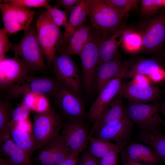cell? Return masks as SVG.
<instances>
[{"label": "cell", "mask_w": 165, "mask_h": 165, "mask_svg": "<svg viewBox=\"0 0 165 165\" xmlns=\"http://www.w3.org/2000/svg\"><path fill=\"white\" fill-rule=\"evenodd\" d=\"M154 85L135 82L122 83L118 95L130 103H147L156 100L161 92Z\"/></svg>", "instance_id": "obj_13"}, {"label": "cell", "mask_w": 165, "mask_h": 165, "mask_svg": "<svg viewBox=\"0 0 165 165\" xmlns=\"http://www.w3.org/2000/svg\"><path fill=\"white\" fill-rule=\"evenodd\" d=\"M61 136L72 154H80L88 141V127L81 121H67L64 123Z\"/></svg>", "instance_id": "obj_12"}, {"label": "cell", "mask_w": 165, "mask_h": 165, "mask_svg": "<svg viewBox=\"0 0 165 165\" xmlns=\"http://www.w3.org/2000/svg\"><path fill=\"white\" fill-rule=\"evenodd\" d=\"M1 157L12 165H32L31 156L6 133L0 138Z\"/></svg>", "instance_id": "obj_19"}, {"label": "cell", "mask_w": 165, "mask_h": 165, "mask_svg": "<svg viewBox=\"0 0 165 165\" xmlns=\"http://www.w3.org/2000/svg\"><path fill=\"white\" fill-rule=\"evenodd\" d=\"M51 0H1L0 2L8 3L20 7L30 9L44 7Z\"/></svg>", "instance_id": "obj_34"}, {"label": "cell", "mask_w": 165, "mask_h": 165, "mask_svg": "<svg viewBox=\"0 0 165 165\" xmlns=\"http://www.w3.org/2000/svg\"><path fill=\"white\" fill-rule=\"evenodd\" d=\"M44 8L57 25L60 28L65 27L68 21V14L66 11L53 6L49 3L47 4Z\"/></svg>", "instance_id": "obj_31"}, {"label": "cell", "mask_w": 165, "mask_h": 165, "mask_svg": "<svg viewBox=\"0 0 165 165\" xmlns=\"http://www.w3.org/2000/svg\"><path fill=\"white\" fill-rule=\"evenodd\" d=\"M123 62L118 55L98 67L95 76V90L99 93L119 72Z\"/></svg>", "instance_id": "obj_24"}, {"label": "cell", "mask_w": 165, "mask_h": 165, "mask_svg": "<svg viewBox=\"0 0 165 165\" xmlns=\"http://www.w3.org/2000/svg\"><path fill=\"white\" fill-rule=\"evenodd\" d=\"M38 39L49 65L52 64L61 44L63 33L45 9L39 14L35 23Z\"/></svg>", "instance_id": "obj_3"}, {"label": "cell", "mask_w": 165, "mask_h": 165, "mask_svg": "<svg viewBox=\"0 0 165 165\" xmlns=\"http://www.w3.org/2000/svg\"><path fill=\"white\" fill-rule=\"evenodd\" d=\"M30 110L21 104L15 108L12 112L10 121L17 123L28 119Z\"/></svg>", "instance_id": "obj_36"}, {"label": "cell", "mask_w": 165, "mask_h": 165, "mask_svg": "<svg viewBox=\"0 0 165 165\" xmlns=\"http://www.w3.org/2000/svg\"><path fill=\"white\" fill-rule=\"evenodd\" d=\"M121 152L129 160L143 165H155L158 157L148 147L137 142L128 144Z\"/></svg>", "instance_id": "obj_23"}, {"label": "cell", "mask_w": 165, "mask_h": 165, "mask_svg": "<svg viewBox=\"0 0 165 165\" xmlns=\"http://www.w3.org/2000/svg\"><path fill=\"white\" fill-rule=\"evenodd\" d=\"M121 149L119 147L108 152L99 160L98 165H118V155Z\"/></svg>", "instance_id": "obj_37"}, {"label": "cell", "mask_w": 165, "mask_h": 165, "mask_svg": "<svg viewBox=\"0 0 165 165\" xmlns=\"http://www.w3.org/2000/svg\"><path fill=\"white\" fill-rule=\"evenodd\" d=\"M91 1L81 0L70 14L58 51L63 49L66 46L75 30L84 24L88 13L89 6Z\"/></svg>", "instance_id": "obj_20"}, {"label": "cell", "mask_w": 165, "mask_h": 165, "mask_svg": "<svg viewBox=\"0 0 165 165\" xmlns=\"http://www.w3.org/2000/svg\"><path fill=\"white\" fill-rule=\"evenodd\" d=\"M38 94L35 93L26 94L23 97L21 104L30 110L35 109Z\"/></svg>", "instance_id": "obj_41"}, {"label": "cell", "mask_w": 165, "mask_h": 165, "mask_svg": "<svg viewBox=\"0 0 165 165\" xmlns=\"http://www.w3.org/2000/svg\"><path fill=\"white\" fill-rule=\"evenodd\" d=\"M50 107L48 97L38 94L35 104V109L38 112H44Z\"/></svg>", "instance_id": "obj_39"}, {"label": "cell", "mask_w": 165, "mask_h": 165, "mask_svg": "<svg viewBox=\"0 0 165 165\" xmlns=\"http://www.w3.org/2000/svg\"><path fill=\"white\" fill-rule=\"evenodd\" d=\"M107 4L121 12L126 17L130 11L136 8L140 1L138 0H104Z\"/></svg>", "instance_id": "obj_32"}, {"label": "cell", "mask_w": 165, "mask_h": 165, "mask_svg": "<svg viewBox=\"0 0 165 165\" xmlns=\"http://www.w3.org/2000/svg\"><path fill=\"white\" fill-rule=\"evenodd\" d=\"M8 35L3 27L0 28V61L5 58L6 53L12 46L13 44L10 42Z\"/></svg>", "instance_id": "obj_35"}, {"label": "cell", "mask_w": 165, "mask_h": 165, "mask_svg": "<svg viewBox=\"0 0 165 165\" xmlns=\"http://www.w3.org/2000/svg\"><path fill=\"white\" fill-rule=\"evenodd\" d=\"M163 111L165 116V102H164L163 107Z\"/></svg>", "instance_id": "obj_45"}, {"label": "cell", "mask_w": 165, "mask_h": 165, "mask_svg": "<svg viewBox=\"0 0 165 165\" xmlns=\"http://www.w3.org/2000/svg\"><path fill=\"white\" fill-rule=\"evenodd\" d=\"M13 109L11 104L6 100H0V138L6 133L7 126L10 121Z\"/></svg>", "instance_id": "obj_30"}, {"label": "cell", "mask_w": 165, "mask_h": 165, "mask_svg": "<svg viewBox=\"0 0 165 165\" xmlns=\"http://www.w3.org/2000/svg\"><path fill=\"white\" fill-rule=\"evenodd\" d=\"M165 6V0H142L141 10L142 14L149 16L154 13L160 8Z\"/></svg>", "instance_id": "obj_33"}, {"label": "cell", "mask_w": 165, "mask_h": 165, "mask_svg": "<svg viewBox=\"0 0 165 165\" xmlns=\"http://www.w3.org/2000/svg\"><path fill=\"white\" fill-rule=\"evenodd\" d=\"M126 29L123 24L102 42L99 49L97 68L117 56L119 48L122 43L123 33Z\"/></svg>", "instance_id": "obj_22"}, {"label": "cell", "mask_w": 165, "mask_h": 165, "mask_svg": "<svg viewBox=\"0 0 165 165\" xmlns=\"http://www.w3.org/2000/svg\"><path fill=\"white\" fill-rule=\"evenodd\" d=\"M158 103H129L125 108L127 116L133 123L143 131H156L165 122L159 113Z\"/></svg>", "instance_id": "obj_8"}, {"label": "cell", "mask_w": 165, "mask_h": 165, "mask_svg": "<svg viewBox=\"0 0 165 165\" xmlns=\"http://www.w3.org/2000/svg\"><path fill=\"white\" fill-rule=\"evenodd\" d=\"M88 152L93 156L101 158L109 151L119 147L112 142L106 141L92 136L89 137Z\"/></svg>", "instance_id": "obj_28"}, {"label": "cell", "mask_w": 165, "mask_h": 165, "mask_svg": "<svg viewBox=\"0 0 165 165\" xmlns=\"http://www.w3.org/2000/svg\"><path fill=\"white\" fill-rule=\"evenodd\" d=\"M139 137L140 140L151 149L158 158H165V135L159 131L142 130Z\"/></svg>", "instance_id": "obj_27"}, {"label": "cell", "mask_w": 165, "mask_h": 165, "mask_svg": "<svg viewBox=\"0 0 165 165\" xmlns=\"http://www.w3.org/2000/svg\"><path fill=\"white\" fill-rule=\"evenodd\" d=\"M0 11L3 28L9 35L27 30L35 14V11L30 9L1 2Z\"/></svg>", "instance_id": "obj_9"}, {"label": "cell", "mask_w": 165, "mask_h": 165, "mask_svg": "<svg viewBox=\"0 0 165 165\" xmlns=\"http://www.w3.org/2000/svg\"><path fill=\"white\" fill-rule=\"evenodd\" d=\"M58 81L48 77L27 75L5 90L7 98H16L29 93L53 97Z\"/></svg>", "instance_id": "obj_6"}, {"label": "cell", "mask_w": 165, "mask_h": 165, "mask_svg": "<svg viewBox=\"0 0 165 165\" xmlns=\"http://www.w3.org/2000/svg\"><path fill=\"white\" fill-rule=\"evenodd\" d=\"M126 115L122 97L117 95L107 105L94 122L89 137L92 136L101 127L115 122L123 118Z\"/></svg>", "instance_id": "obj_18"}, {"label": "cell", "mask_w": 165, "mask_h": 165, "mask_svg": "<svg viewBox=\"0 0 165 165\" xmlns=\"http://www.w3.org/2000/svg\"></svg>", "instance_id": "obj_47"}, {"label": "cell", "mask_w": 165, "mask_h": 165, "mask_svg": "<svg viewBox=\"0 0 165 165\" xmlns=\"http://www.w3.org/2000/svg\"><path fill=\"white\" fill-rule=\"evenodd\" d=\"M64 123L60 115L51 108L34 117L31 134L36 149H41L59 136Z\"/></svg>", "instance_id": "obj_4"}, {"label": "cell", "mask_w": 165, "mask_h": 165, "mask_svg": "<svg viewBox=\"0 0 165 165\" xmlns=\"http://www.w3.org/2000/svg\"><path fill=\"white\" fill-rule=\"evenodd\" d=\"M122 79L120 77L116 76L100 92L88 112L87 116L90 121L95 122L105 107L118 94Z\"/></svg>", "instance_id": "obj_17"}, {"label": "cell", "mask_w": 165, "mask_h": 165, "mask_svg": "<svg viewBox=\"0 0 165 165\" xmlns=\"http://www.w3.org/2000/svg\"><path fill=\"white\" fill-rule=\"evenodd\" d=\"M164 56H165V52H164Z\"/></svg>", "instance_id": "obj_46"}, {"label": "cell", "mask_w": 165, "mask_h": 165, "mask_svg": "<svg viewBox=\"0 0 165 165\" xmlns=\"http://www.w3.org/2000/svg\"><path fill=\"white\" fill-rule=\"evenodd\" d=\"M71 154L60 135L41 149L36 160L40 165H57Z\"/></svg>", "instance_id": "obj_15"}, {"label": "cell", "mask_w": 165, "mask_h": 165, "mask_svg": "<svg viewBox=\"0 0 165 165\" xmlns=\"http://www.w3.org/2000/svg\"><path fill=\"white\" fill-rule=\"evenodd\" d=\"M13 57L0 61V88L5 90L30 72L20 57L14 53Z\"/></svg>", "instance_id": "obj_14"}, {"label": "cell", "mask_w": 165, "mask_h": 165, "mask_svg": "<svg viewBox=\"0 0 165 165\" xmlns=\"http://www.w3.org/2000/svg\"><path fill=\"white\" fill-rule=\"evenodd\" d=\"M99 160L88 151L84 152L79 159L78 165H98Z\"/></svg>", "instance_id": "obj_40"}, {"label": "cell", "mask_w": 165, "mask_h": 165, "mask_svg": "<svg viewBox=\"0 0 165 165\" xmlns=\"http://www.w3.org/2000/svg\"><path fill=\"white\" fill-rule=\"evenodd\" d=\"M81 1V0H55L54 6L58 8L62 7L68 14H70Z\"/></svg>", "instance_id": "obj_38"}, {"label": "cell", "mask_w": 165, "mask_h": 165, "mask_svg": "<svg viewBox=\"0 0 165 165\" xmlns=\"http://www.w3.org/2000/svg\"><path fill=\"white\" fill-rule=\"evenodd\" d=\"M119 153L120 154L121 159L124 165H143L129 160L121 152V150Z\"/></svg>", "instance_id": "obj_43"}, {"label": "cell", "mask_w": 165, "mask_h": 165, "mask_svg": "<svg viewBox=\"0 0 165 165\" xmlns=\"http://www.w3.org/2000/svg\"><path fill=\"white\" fill-rule=\"evenodd\" d=\"M25 64L30 71H39L46 67L45 57L38 42L35 25L31 24L18 43L11 49Z\"/></svg>", "instance_id": "obj_2"}, {"label": "cell", "mask_w": 165, "mask_h": 165, "mask_svg": "<svg viewBox=\"0 0 165 165\" xmlns=\"http://www.w3.org/2000/svg\"><path fill=\"white\" fill-rule=\"evenodd\" d=\"M79 154L72 153L64 160L57 165H78Z\"/></svg>", "instance_id": "obj_42"}, {"label": "cell", "mask_w": 165, "mask_h": 165, "mask_svg": "<svg viewBox=\"0 0 165 165\" xmlns=\"http://www.w3.org/2000/svg\"><path fill=\"white\" fill-rule=\"evenodd\" d=\"M90 30V27L84 24L80 27L73 33L66 46L60 50L71 56H79L88 40Z\"/></svg>", "instance_id": "obj_26"}, {"label": "cell", "mask_w": 165, "mask_h": 165, "mask_svg": "<svg viewBox=\"0 0 165 165\" xmlns=\"http://www.w3.org/2000/svg\"><path fill=\"white\" fill-rule=\"evenodd\" d=\"M0 165H12L1 157L0 158Z\"/></svg>", "instance_id": "obj_44"}, {"label": "cell", "mask_w": 165, "mask_h": 165, "mask_svg": "<svg viewBox=\"0 0 165 165\" xmlns=\"http://www.w3.org/2000/svg\"><path fill=\"white\" fill-rule=\"evenodd\" d=\"M134 123L126 115L115 122L104 126L95 132L96 137L114 142L121 149L130 142Z\"/></svg>", "instance_id": "obj_11"}, {"label": "cell", "mask_w": 165, "mask_h": 165, "mask_svg": "<svg viewBox=\"0 0 165 165\" xmlns=\"http://www.w3.org/2000/svg\"><path fill=\"white\" fill-rule=\"evenodd\" d=\"M58 52L52 63L56 79L82 97L80 75L76 64L71 56L62 50Z\"/></svg>", "instance_id": "obj_10"}, {"label": "cell", "mask_w": 165, "mask_h": 165, "mask_svg": "<svg viewBox=\"0 0 165 165\" xmlns=\"http://www.w3.org/2000/svg\"><path fill=\"white\" fill-rule=\"evenodd\" d=\"M87 16L96 30L105 39L122 26L125 18L120 11L104 0H92Z\"/></svg>", "instance_id": "obj_1"}, {"label": "cell", "mask_w": 165, "mask_h": 165, "mask_svg": "<svg viewBox=\"0 0 165 165\" xmlns=\"http://www.w3.org/2000/svg\"><path fill=\"white\" fill-rule=\"evenodd\" d=\"M105 39L96 30L91 27L88 40L79 56L83 85L88 95L91 94L95 90V76L99 49L101 43Z\"/></svg>", "instance_id": "obj_5"}, {"label": "cell", "mask_w": 165, "mask_h": 165, "mask_svg": "<svg viewBox=\"0 0 165 165\" xmlns=\"http://www.w3.org/2000/svg\"><path fill=\"white\" fill-rule=\"evenodd\" d=\"M5 133L30 156L36 150L35 143L31 134L29 132L18 127L15 123L9 121Z\"/></svg>", "instance_id": "obj_25"}, {"label": "cell", "mask_w": 165, "mask_h": 165, "mask_svg": "<svg viewBox=\"0 0 165 165\" xmlns=\"http://www.w3.org/2000/svg\"><path fill=\"white\" fill-rule=\"evenodd\" d=\"M122 43L124 49L134 52L142 47V39L140 34L131 29H126L122 34Z\"/></svg>", "instance_id": "obj_29"}, {"label": "cell", "mask_w": 165, "mask_h": 165, "mask_svg": "<svg viewBox=\"0 0 165 165\" xmlns=\"http://www.w3.org/2000/svg\"><path fill=\"white\" fill-rule=\"evenodd\" d=\"M163 69L156 61L146 59L138 61L134 59L124 64L117 76L122 79L130 78L138 75H153Z\"/></svg>", "instance_id": "obj_21"}, {"label": "cell", "mask_w": 165, "mask_h": 165, "mask_svg": "<svg viewBox=\"0 0 165 165\" xmlns=\"http://www.w3.org/2000/svg\"><path fill=\"white\" fill-rule=\"evenodd\" d=\"M147 23L142 34H140L142 39V47L148 50H153L160 46L165 40V15L158 16Z\"/></svg>", "instance_id": "obj_16"}, {"label": "cell", "mask_w": 165, "mask_h": 165, "mask_svg": "<svg viewBox=\"0 0 165 165\" xmlns=\"http://www.w3.org/2000/svg\"><path fill=\"white\" fill-rule=\"evenodd\" d=\"M53 98L61 115L67 121H84L86 116L84 101L72 90L58 81Z\"/></svg>", "instance_id": "obj_7"}]
</instances>
